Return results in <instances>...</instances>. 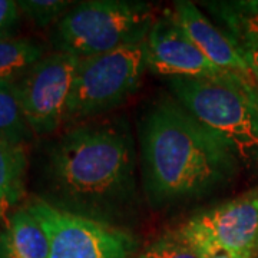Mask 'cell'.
Instances as JSON below:
<instances>
[{
    "label": "cell",
    "mask_w": 258,
    "mask_h": 258,
    "mask_svg": "<svg viewBox=\"0 0 258 258\" xmlns=\"http://www.w3.org/2000/svg\"><path fill=\"white\" fill-rule=\"evenodd\" d=\"M135 155L123 122H89L68 129L47 154L50 204L115 225L137 197Z\"/></svg>",
    "instance_id": "6da1fadb"
},
{
    "label": "cell",
    "mask_w": 258,
    "mask_h": 258,
    "mask_svg": "<svg viewBox=\"0 0 258 258\" xmlns=\"http://www.w3.org/2000/svg\"><path fill=\"white\" fill-rule=\"evenodd\" d=\"M139 142L144 189L157 207L204 197L237 171L234 154L175 99L148 108Z\"/></svg>",
    "instance_id": "7a4b0ae2"
},
{
    "label": "cell",
    "mask_w": 258,
    "mask_h": 258,
    "mask_svg": "<svg viewBox=\"0 0 258 258\" xmlns=\"http://www.w3.org/2000/svg\"><path fill=\"white\" fill-rule=\"evenodd\" d=\"M185 111L244 164L258 162V89L240 78L169 79Z\"/></svg>",
    "instance_id": "3957f363"
},
{
    "label": "cell",
    "mask_w": 258,
    "mask_h": 258,
    "mask_svg": "<svg viewBox=\"0 0 258 258\" xmlns=\"http://www.w3.org/2000/svg\"><path fill=\"white\" fill-rule=\"evenodd\" d=\"M151 5L126 0L81 2L55 26L57 52L91 57L141 43L155 23Z\"/></svg>",
    "instance_id": "277c9868"
},
{
    "label": "cell",
    "mask_w": 258,
    "mask_h": 258,
    "mask_svg": "<svg viewBox=\"0 0 258 258\" xmlns=\"http://www.w3.org/2000/svg\"><path fill=\"white\" fill-rule=\"evenodd\" d=\"M147 69V39L105 55L81 57L64 123L96 118L119 106L138 91Z\"/></svg>",
    "instance_id": "5b68a950"
},
{
    "label": "cell",
    "mask_w": 258,
    "mask_h": 258,
    "mask_svg": "<svg viewBox=\"0 0 258 258\" xmlns=\"http://www.w3.org/2000/svg\"><path fill=\"white\" fill-rule=\"evenodd\" d=\"M175 232L204 258H255L258 186L195 214Z\"/></svg>",
    "instance_id": "8992f818"
},
{
    "label": "cell",
    "mask_w": 258,
    "mask_h": 258,
    "mask_svg": "<svg viewBox=\"0 0 258 258\" xmlns=\"http://www.w3.org/2000/svg\"><path fill=\"white\" fill-rule=\"evenodd\" d=\"M23 207L49 237V258H128L137 242L128 231L60 210L45 198L32 197Z\"/></svg>",
    "instance_id": "52a82bcc"
},
{
    "label": "cell",
    "mask_w": 258,
    "mask_h": 258,
    "mask_svg": "<svg viewBox=\"0 0 258 258\" xmlns=\"http://www.w3.org/2000/svg\"><path fill=\"white\" fill-rule=\"evenodd\" d=\"M79 59L63 52L43 56L13 85L32 134L50 135L64 123L66 105Z\"/></svg>",
    "instance_id": "ba28073f"
},
{
    "label": "cell",
    "mask_w": 258,
    "mask_h": 258,
    "mask_svg": "<svg viewBox=\"0 0 258 258\" xmlns=\"http://www.w3.org/2000/svg\"><path fill=\"white\" fill-rule=\"evenodd\" d=\"M147 68L171 79H224L234 76L204 56L178 25L171 10H166L164 18L157 19L148 33Z\"/></svg>",
    "instance_id": "9c48e42d"
},
{
    "label": "cell",
    "mask_w": 258,
    "mask_h": 258,
    "mask_svg": "<svg viewBox=\"0 0 258 258\" xmlns=\"http://www.w3.org/2000/svg\"><path fill=\"white\" fill-rule=\"evenodd\" d=\"M171 13L208 60L224 72L238 76L255 86L238 45L228 33L215 26L198 6L191 2H175Z\"/></svg>",
    "instance_id": "30bf717a"
},
{
    "label": "cell",
    "mask_w": 258,
    "mask_h": 258,
    "mask_svg": "<svg viewBox=\"0 0 258 258\" xmlns=\"http://www.w3.org/2000/svg\"><path fill=\"white\" fill-rule=\"evenodd\" d=\"M26 144L0 138V222L3 228L18 210L26 192L28 175Z\"/></svg>",
    "instance_id": "8fae6325"
},
{
    "label": "cell",
    "mask_w": 258,
    "mask_h": 258,
    "mask_svg": "<svg viewBox=\"0 0 258 258\" xmlns=\"http://www.w3.org/2000/svg\"><path fill=\"white\" fill-rule=\"evenodd\" d=\"M49 237L42 224L19 207L0 232V258H49Z\"/></svg>",
    "instance_id": "7c38bea8"
},
{
    "label": "cell",
    "mask_w": 258,
    "mask_h": 258,
    "mask_svg": "<svg viewBox=\"0 0 258 258\" xmlns=\"http://www.w3.org/2000/svg\"><path fill=\"white\" fill-rule=\"evenodd\" d=\"M204 5L221 20L238 47L258 42V0L208 2Z\"/></svg>",
    "instance_id": "4fadbf2b"
},
{
    "label": "cell",
    "mask_w": 258,
    "mask_h": 258,
    "mask_svg": "<svg viewBox=\"0 0 258 258\" xmlns=\"http://www.w3.org/2000/svg\"><path fill=\"white\" fill-rule=\"evenodd\" d=\"M43 57V49L30 39L0 40V85H15Z\"/></svg>",
    "instance_id": "5bb4252c"
},
{
    "label": "cell",
    "mask_w": 258,
    "mask_h": 258,
    "mask_svg": "<svg viewBox=\"0 0 258 258\" xmlns=\"http://www.w3.org/2000/svg\"><path fill=\"white\" fill-rule=\"evenodd\" d=\"M30 137L13 85H0V138L26 144Z\"/></svg>",
    "instance_id": "9a60e30c"
},
{
    "label": "cell",
    "mask_w": 258,
    "mask_h": 258,
    "mask_svg": "<svg viewBox=\"0 0 258 258\" xmlns=\"http://www.w3.org/2000/svg\"><path fill=\"white\" fill-rule=\"evenodd\" d=\"M20 13L37 26H49L57 23L72 8L71 2L63 0H22L18 2Z\"/></svg>",
    "instance_id": "2e32d148"
},
{
    "label": "cell",
    "mask_w": 258,
    "mask_h": 258,
    "mask_svg": "<svg viewBox=\"0 0 258 258\" xmlns=\"http://www.w3.org/2000/svg\"><path fill=\"white\" fill-rule=\"evenodd\" d=\"M139 258H204L200 251L181 238L175 231L154 241Z\"/></svg>",
    "instance_id": "e0dca14e"
},
{
    "label": "cell",
    "mask_w": 258,
    "mask_h": 258,
    "mask_svg": "<svg viewBox=\"0 0 258 258\" xmlns=\"http://www.w3.org/2000/svg\"><path fill=\"white\" fill-rule=\"evenodd\" d=\"M18 2L0 0V40L10 39L20 19Z\"/></svg>",
    "instance_id": "ac0fdd59"
},
{
    "label": "cell",
    "mask_w": 258,
    "mask_h": 258,
    "mask_svg": "<svg viewBox=\"0 0 258 258\" xmlns=\"http://www.w3.org/2000/svg\"><path fill=\"white\" fill-rule=\"evenodd\" d=\"M240 49L245 62H247L249 74H251V78H252V82L258 89V42L240 46Z\"/></svg>",
    "instance_id": "d6986e66"
}]
</instances>
